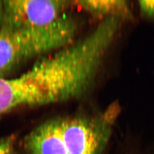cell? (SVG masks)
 <instances>
[{"instance_id":"cell-4","label":"cell","mask_w":154,"mask_h":154,"mask_svg":"<svg viewBox=\"0 0 154 154\" xmlns=\"http://www.w3.org/2000/svg\"><path fill=\"white\" fill-rule=\"evenodd\" d=\"M70 2L65 0L3 1L1 26L35 28L48 25L61 17Z\"/></svg>"},{"instance_id":"cell-3","label":"cell","mask_w":154,"mask_h":154,"mask_svg":"<svg viewBox=\"0 0 154 154\" xmlns=\"http://www.w3.org/2000/svg\"><path fill=\"white\" fill-rule=\"evenodd\" d=\"M118 111V105L113 104L95 118L61 119L62 135L68 154H97L100 142L109 132Z\"/></svg>"},{"instance_id":"cell-1","label":"cell","mask_w":154,"mask_h":154,"mask_svg":"<svg viewBox=\"0 0 154 154\" xmlns=\"http://www.w3.org/2000/svg\"><path fill=\"white\" fill-rule=\"evenodd\" d=\"M94 78L87 51L72 44L45 57L21 76L0 77V115L14 109L65 102L81 97Z\"/></svg>"},{"instance_id":"cell-9","label":"cell","mask_w":154,"mask_h":154,"mask_svg":"<svg viewBox=\"0 0 154 154\" xmlns=\"http://www.w3.org/2000/svg\"><path fill=\"white\" fill-rule=\"evenodd\" d=\"M4 18V4L3 1H0V27L2 25Z\"/></svg>"},{"instance_id":"cell-8","label":"cell","mask_w":154,"mask_h":154,"mask_svg":"<svg viewBox=\"0 0 154 154\" xmlns=\"http://www.w3.org/2000/svg\"><path fill=\"white\" fill-rule=\"evenodd\" d=\"M13 137L0 139V154H13Z\"/></svg>"},{"instance_id":"cell-6","label":"cell","mask_w":154,"mask_h":154,"mask_svg":"<svg viewBox=\"0 0 154 154\" xmlns=\"http://www.w3.org/2000/svg\"><path fill=\"white\" fill-rule=\"evenodd\" d=\"M79 5L89 13L97 16L117 17L122 19L129 16V5L128 1L123 0L111 1H79Z\"/></svg>"},{"instance_id":"cell-2","label":"cell","mask_w":154,"mask_h":154,"mask_svg":"<svg viewBox=\"0 0 154 154\" xmlns=\"http://www.w3.org/2000/svg\"><path fill=\"white\" fill-rule=\"evenodd\" d=\"M78 23L62 14L48 25L35 28L0 27V77L23 62L72 44Z\"/></svg>"},{"instance_id":"cell-5","label":"cell","mask_w":154,"mask_h":154,"mask_svg":"<svg viewBox=\"0 0 154 154\" xmlns=\"http://www.w3.org/2000/svg\"><path fill=\"white\" fill-rule=\"evenodd\" d=\"M23 146L29 154H69L62 135L61 119L37 127L25 137Z\"/></svg>"},{"instance_id":"cell-7","label":"cell","mask_w":154,"mask_h":154,"mask_svg":"<svg viewBox=\"0 0 154 154\" xmlns=\"http://www.w3.org/2000/svg\"><path fill=\"white\" fill-rule=\"evenodd\" d=\"M138 4L142 14L149 18H154V1L142 0Z\"/></svg>"}]
</instances>
